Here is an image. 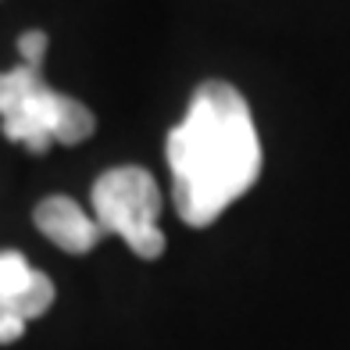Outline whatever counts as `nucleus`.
Masks as SVG:
<instances>
[{"mask_svg": "<svg viewBox=\"0 0 350 350\" xmlns=\"http://www.w3.org/2000/svg\"><path fill=\"white\" fill-rule=\"evenodd\" d=\"M54 304V282L18 250H0V343H14Z\"/></svg>", "mask_w": 350, "mask_h": 350, "instance_id": "obj_4", "label": "nucleus"}, {"mask_svg": "<svg viewBox=\"0 0 350 350\" xmlns=\"http://www.w3.org/2000/svg\"><path fill=\"white\" fill-rule=\"evenodd\" d=\"M18 51H22V65L43 68V54H46V33L43 29H29L18 36Z\"/></svg>", "mask_w": 350, "mask_h": 350, "instance_id": "obj_6", "label": "nucleus"}, {"mask_svg": "<svg viewBox=\"0 0 350 350\" xmlns=\"http://www.w3.org/2000/svg\"><path fill=\"white\" fill-rule=\"evenodd\" d=\"M36 229L51 240L54 247L68 250V254H86L97 247L100 240V226L97 218H90L83 208H79L75 200L68 197H46L36 204Z\"/></svg>", "mask_w": 350, "mask_h": 350, "instance_id": "obj_5", "label": "nucleus"}, {"mask_svg": "<svg viewBox=\"0 0 350 350\" xmlns=\"http://www.w3.org/2000/svg\"><path fill=\"white\" fill-rule=\"evenodd\" d=\"M172 200L186 226L204 229L261 175V139L243 93L226 79L200 83L186 118L168 133Z\"/></svg>", "mask_w": 350, "mask_h": 350, "instance_id": "obj_1", "label": "nucleus"}, {"mask_svg": "<svg viewBox=\"0 0 350 350\" xmlns=\"http://www.w3.org/2000/svg\"><path fill=\"white\" fill-rule=\"evenodd\" d=\"M157 215H161V193L147 168L122 165L93 183V218L100 232L122 236L143 261L165 254V232L157 229Z\"/></svg>", "mask_w": 350, "mask_h": 350, "instance_id": "obj_3", "label": "nucleus"}, {"mask_svg": "<svg viewBox=\"0 0 350 350\" xmlns=\"http://www.w3.org/2000/svg\"><path fill=\"white\" fill-rule=\"evenodd\" d=\"M0 122L11 143L33 154H46L51 143H83L93 136V115L86 104L65 97L43 83V68L18 65L0 72Z\"/></svg>", "mask_w": 350, "mask_h": 350, "instance_id": "obj_2", "label": "nucleus"}]
</instances>
